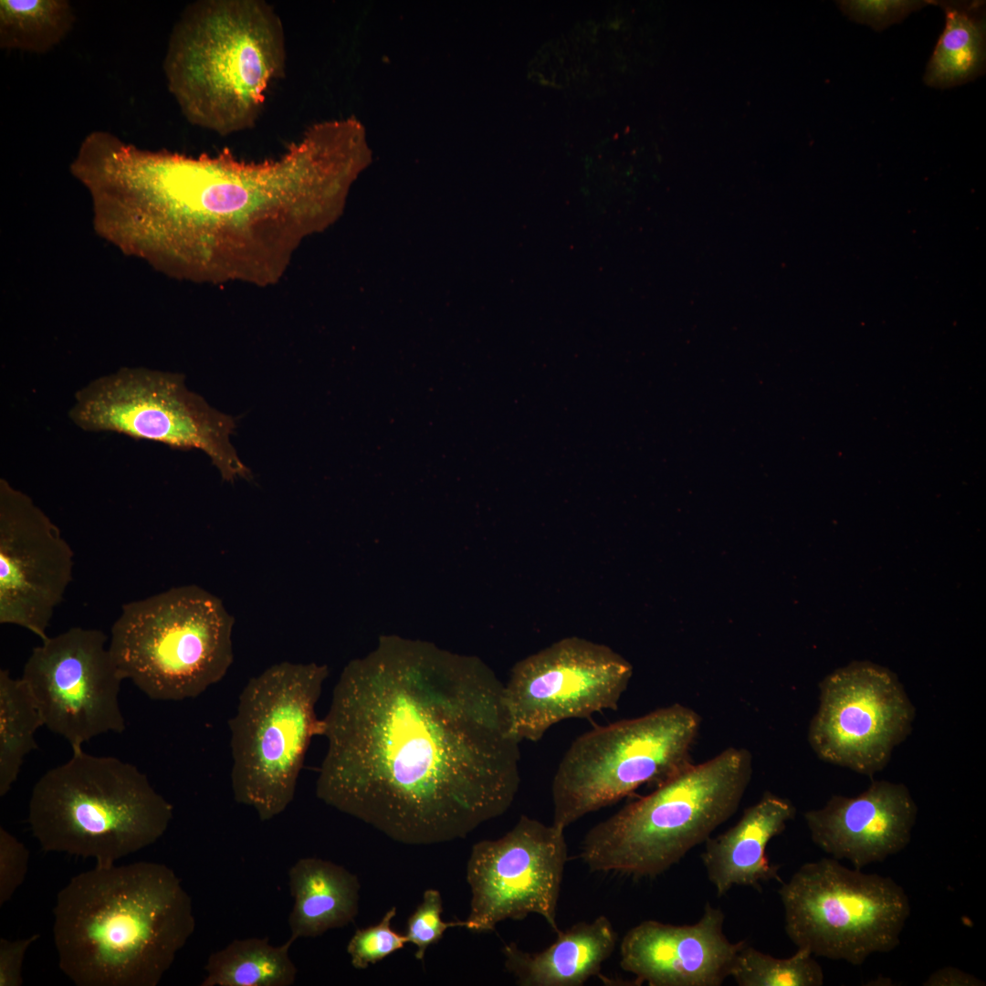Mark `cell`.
I'll return each mask as SVG.
<instances>
[{
	"instance_id": "3",
	"label": "cell",
	"mask_w": 986,
	"mask_h": 986,
	"mask_svg": "<svg viewBox=\"0 0 986 986\" xmlns=\"http://www.w3.org/2000/svg\"><path fill=\"white\" fill-rule=\"evenodd\" d=\"M53 937L78 986H156L195 928L173 869L136 862L82 872L58 892Z\"/></svg>"
},
{
	"instance_id": "25",
	"label": "cell",
	"mask_w": 986,
	"mask_h": 986,
	"mask_svg": "<svg viewBox=\"0 0 986 986\" xmlns=\"http://www.w3.org/2000/svg\"><path fill=\"white\" fill-rule=\"evenodd\" d=\"M74 21L66 0H1L0 47L46 53L67 37Z\"/></svg>"
},
{
	"instance_id": "12",
	"label": "cell",
	"mask_w": 986,
	"mask_h": 986,
	"mask_svg": "<svg viewBox=\"0 0 986 986\" xmlns=\"http://www.w3.org/2000/svg\"><path fill=\"white\" fill-rule=\"evenodd\" d=\"M632 675V665L609 646L561 639L512 667L504 685L511 730L535 742L561 720L615 710Z\"/></svg>"
},
{
	"instance_id": "18",
	"label": "cell",
	"mask_w": 986,
	"mask_h": 986,
	"mask_svg": "<svg viewBox=\"0 0 986 986\" xmlns=\"http://www.w3.org/2000/svg\"><path fill=\"white\" fill-rule=\"evenodd\" d=\"M918 806L903 783L873 780L855 797L833 795L803 813L813 843L855 868L883 862L910 843Z\"/></svg>"
},
{
	"instance_id": "4",
	"label": "cell",
	"mask_w": 986,
	"mask_h": 986,
	"mask_svg": "<svg viewBox=\"0 0 986 986\" xmlns=\"http://www.w3.org/2000/svg\"><path fill=\"white\" fill-rule=\"evenodd\" d=\"M286 64L282 21L263 0H202L173 27L163 71L193 125L227 136L253 128Z\"/></svg>"
},
{
	"instance_id": "11",
	"label": "cell",
	"mask_w": 986,
	"mask_h": 986,
	"mask_svg": "<svg viewBox=\"0 0 986 986\" xmlns=\"http://www.w3.org/2000/svg\"><path fill=\"white\" fill-rule=\"evenodd\" d=\"M68 417L84 431L201 450L228 482L251 477L230 442L234 418L191 392L180 373L121 368L80 388Z\"/></svg>"
},
{
	"instance_id": "9",
	"label": "cell",
	"mask_w": 986,
	"mask_h": 986,
	"mask_svg": "<svg viewBox=\"0 0 986 986\" xmlns=\"http://www.w3.org/2000/svg\"><path fill=\"white\" fill-rule=\"evenodd\" d=\"M700 723L695 710L675 703L579 736L553 776L552 824L564 830L644 784L656 788L688 769Z\"/></svg>"
},
{
	"instance_id": "14",
	"label": "cell",
	"mask_w": 986,
	"mask_h": 986,
	"mask_svg": "<svg viewBox=\"0 0 986 986\" xmlns=\"http://www.w3.org/2000/svg\"><path fill=\"white\" fill-rule=\"evenodd\" d=\"M98 629L71 627L47 637L28 656L22 679L44 726L63 737L72 751L109 732L122 733L119 694L124 680Z\"/></svg>"
},
{
	"instance_id": "16",
	"label": "cell",
	"mask_w": 986,
	"mask_h": 986,
	"mask_svg": "<svg viewBox=\"0 0 986 986\" xmlns=\"http://www.w3.org/2000/svg\"><path fill=\"white\" fill-rule=\"evenodd\" d=\"M73 565V551L57 525L28 495L1 478L0 624L46 640Z\"/></svg>"
},
{
	"instance_id": "6",
	"label": "cell",
	"mask_w": 986,
	"mask_h": 986,
	"mask_svg": "<svg viewBox=\"0 0 986 986\" xmlns=\"http://www.w3.org/2000/svg\"><path fill=\"white\" fill-rule=\"evenodd\" d=\"M173 805L131 763L73 751L33 787L28 823L45 852L93 858L110 867L163 835Z\"/></svg>"
},
{
	"instance_id": "23",
	"label": "cell",
	"mask_w": 986,
	"mask_h": 986,
	"mask_svg": "<svg viewBox=\"0 0 986 986\" xmlns=\"http://www.w3.org/2000/svg\"><path fill=\"white\" fill-rule=\"evenodd\" d=\"M290 937L275 946L268 938L234 939L213 952L202 986H291L298 969L289 956Z\"/></svg>"
},
{
	"instance_id": "13",
	"label": "cell",
	"mask_w": 986,
	"mask_h": 986,
	"mask_svg": "<svg viewBox=\"0 0 986 986\" xmlns=\"http://www.w3.org/2000/svg\"><path fill=\"white\" fill-rule=\"evenodd\" d=\"M916 709L889 669L855 661L819 683L808 742L828 763L872 778L911 732Z\"/></svg>"
},
{
	"instance_id": "30",
	"label": "cell",
	"mask_w": 986,
	"mask_h": 986,
	"mask_svg": "<svg viewBox=\"0 0 986 986\" xmlns=\"http://www.w3.org/2000/svg\"><path fill=\"white\" fill-rule=\"evenodd\" d=\"M29 860L26 845L0 828V906L5 904L25 881Z\"/></svg>"
},
{
	"instance_id": "24",
	"label": "cell",
	"mask_w": 986,
	"mask_h": 986,
	"mask_svg": "<svg viewBox=\"0 0 986 986\" xmlns=\"http://www.w3.org/2000/svg\"><path fill=\"white\" fill-rule=\"evenodd\" d=\"M44 722L22 678L0 670V796L16 781L27 754L37 749L35 734Z\"/></svg>"
},
{
	"instance_id": "21",
	"label": "cell",
	"mask_w": 986,
	"mask_h": 986,
	"mask_svg": "<svg viewBox=\"0 0 986 986\" xmlns=\"http://www.w3.org/2000/svg\"><path fill=\"white\" fill-rule=\"evenodd\" d=\"M294 899L288 916L290 938H316L345 927L358 915L361 885L342 865L317 857L299 859L288 870Z\"/></svg>"
},
{
	"instance_id": "8",
	"label": "cell",
	"mask_w": 986,
	"mask_h": 986,
	"mask_svg": "<svg viewBox=\"0 0 986 986\" xmlns=\"http://www.w3.org/2000/svg\"><path fill=\"white\" fill-rule=\"evenodd\" d=\"M328 675L326 665L283 661L251 677L238 697L228 721L231 787L262 822L294 799L309 743L322 735L315 708Z\"/></svg>"
},
{
	"instance_id": "5",
	"label": "cell",
	"mask_w": 986,
	"mask_h": 986,
	"mask_svg": "<svg viewBox=\"0 0 986 986\" xmlns=\"http://www.w3.org/2000/svg\"><path fill=\"white\" fill-rule=\"evenodd\" d=\"M752 755L729 747L657 786L593 826L580 857L592 872L656 877L738 810L752 776Z\"/></svg>"
},
{
	"instance_id": "2",
	"label": "cell",
	"mask_w": 986,
	"mask_h": 986,
	"mask_svg": "<svg viewBox=\"0 0 986 986\" xmlns=\"http://www.w3.org/2000/svg\"><path fill=\"white\" fill-rule=\"evenodd\" d=\"M365 165L363 137L349 119L316 122L261 162L228 150H142L124 186L128 237L137 257L176 278L273 285L304 239L340 211Z\"/></svg>"
},
{
	"instance_id": "26",
	"label": "cell",
	"mask_w": 986,
	"mask_h": 986,
	"mask_svg": "<svg viewBox=\"0 0 986 986\" xmlns=\"http://www.w3.org/2000/svg\"><path fill=\"white\" fill-rule=\"evenodd\" d=\"M807 949H797L790 958L779 959L747 943L738 951L730 971L739 986H822V966Z\"/></svg>"
},
{
	"instance_id": "10",
	"label": "cell",
	"mask_w": 986,
	"mask_h": 986,
	"mask_svg": "<svg viewBox=\"0 0 986 986\" xmlns=\"http://www.w3.org/2000/svg\"><path fill=\"white\" fill-rule=\"evenodd\" d=\"M778 893L786 935L797 949L854 966L897 949L911 912L893 878L833 857L803 864Z\"/></svg>"
},
{
	"instance_id": "15",
	"label": "cell",
	"mask_w": 986,
	"mask_h": 986,
	"mask_svg": "<svg viewBox=\"0 0 986 986\" xmlns=\"http://www.w3.org/2000/svg\"><path fill=\"white\" fill-rule=\"evenodd\" d=\"M566 862L564 830L527 815L503 836L476 843L467 863L471 900L464 927L491 932L504 920L536 914L557 933Z\"/></svg>"
},
{
	"instance_id": "7",
	"label": "cell",
	"mask_w": 986,
	"mask_h": 986,
	"mask_svg": "<svg viewBox=\"0 0 986 986\" xmlns=\"http://www.w3.org/2000/svg\"><path fill=\"white\" fill-rule=\"evenodd\" d=\"M234 624L217 596L178 586L123 604L109 649L122 678L150 698H194L231 667Z\"/></svg>"
},
{
	"instance_id": "22",
	"label": "cell",
	"mask_w": 986,
	"mask_h": 986,
	"mask_svg": "<svg viewBox=\"0 0 986 986\" xmlns=\"http://www.w3.org/2000/svg\"><path fill=\"white\" fill-rule=\"evenodd\" d=\"M945 26L927 64L923 81L933 88L962 85L985 69V10L982 1H936Z\"/></svg>"
},
{
	"instance_id": "29",
	"label": "cell",
	"mask_w": 986,
	"mask_h": 986,
	"mask_svg": "<svg viewBox=\"0 0 986 986\" xmlns=\"http://www.w3.org/2000/svg\"><path fill=\"white\" fill-rule=\"evenodd\" d=\"M840 10L852 21L882 31L902 22L911 13L928 5L930 0H842L836 2Z\"/></svg>"
},
{
	"instance_id": "20",
	"label": "cell",
	"mask_w": 986,
	"mask_h": 986,
	"mask_svg": "<svg viewBox=\"0 0 986 986\" xmlns=\"http://www.w3.org/2000/svg\"><path fill=\"white\" fill-rule=\"evenodd\" d=\"M556 934V940L538 952L525 951L513 942L504 945V965L517 984L580 986L591 977L602 978V965L617 942V934L607 917L576 923Z\"/></svg>"
},
{
	"instance_id": "1",
	"label": "cell",
	"mask_w": 986,
	"mask_h": 986,
	"mask_svg": "<svg viewBox=\"0 0 986 986\" xmlns=\"http://www.w3.org/2000/svg\"><path fill=\"white\" fill-rule=\"evenodd\" d=\"M322 721L317 797L396 842L465 838L519 792L504 685L477 657L383 637L344 667Z\"/></svg>"
},
{
	"instance_id": "27",
	"label": "cell",
	"mask_w": 986,
	"mask_h": 986,
	"mask_svg": "<svg viewBox=\"0 0 986 986\" xmlns=\"http://www.w3.org/2000/svg\"><path fill=\"white\" fill-rule=\"evenodd\" d=\"M396 911V907H393L375 925L355 931L347 945V952L354 969H367L369 965L403 949L407 943L405 935L392 928L391 923Z\"/></svg>"
},
{
	"instance_id": "31",
	"label": "cell",
	"mask_w": 986,
	"mask_h": 986,
	"mask_svg": "<svg viewBox=\"0 0 986 986\" xmlns=\"http://www.w3.org/2000/svg\"><path fill=\"white\" fill-rule=\"evenodd\" d=\"M38 938L39 934H34L16 940L0 939V986L23 984L22 967L26 952Z\"/></svg>"
},
{
	"instance_id": "17",
	"label": "cell",
	"mask_w": 986,
	"mask_h": 986,
	"mask_svg": "<svg viewBox=\"0 0 986 986\" xmlns=\"http://www.w3.org/2000/svg\"><path fill=\"white\" fill-rule=\"evenodd\" d=\"M724 919L719 907L707 903L692 925L645 920L624 936L620 966L649 986H720L746 942L728 939Z\"/></svg>"
},
{
	"instance_id": "32",
	"label": "cell",
	"mask_w": 986,
	"mask_h": 986,
	"mask_svg": "<svg viewBox=\"0 0 986 986\" xmlns=\"http://www.w3.org/2000/svg\"><path fill=\"white\" fill-rule=\"evenodd\" d=\"M924 986H982L980 978L956 967H943L933 971L923 982Z\"/></svg>"
},
{
	"instance_id": "19",
	"label": "cell",
	"mask_w": 986,
	"mask_h": 986,
	"mask_svg": "<svg viewBox=\"0 0 986 986\" xmlns=\"http://www.w3.org/2000/svg\"><path fill=\"white\" fill-rule=\"evenodd\" d=\"M795 814L790 800L765 792L732 827L706 840L701 860L718 897L735 886L760 891L762 884L781 881L780 865L770 862L766 847Z\"/></svg>"
},
{
	"instance_id": "28",
	"label": "cell",
	"mask_w": 986,
	"mask_h": 986,
	"mask_svg": "<svg viewBox=\"0 0 986 986\" xmlns=\"http://www.w3.org/2000/svg\"><path fill=\"white\" fill-rule=\"evenodd\" d=\"M443 900L438 890L429 888L423 894L421 903L407 919L405 937L407 942L416 947L418 960H424L429 946L438 942L445 931L452 927H464V921L446 922L442 919Z\"/></svg>"
}]
</instances>
